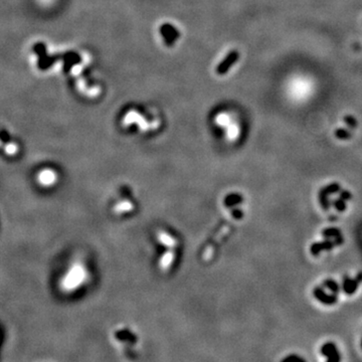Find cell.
<instances>
[{
	"instance_id": "cell-2",
	"label": "cell",
	"mask_w": 362,
	"mask_h": 362,
	"mask_svg": "<svg viewBox=\"0 0 362 362\" xmlns=\"http://www.w3.org/2000/svg\"><path fill=\"white\" fill-rule=\"evenodd\" d=\"M38 184L42 188H52L58 181V174L50 168H44L36 175Z\"/></svg>"
},
{
	"instance_id": "cell-5",
	"label": "cell",
	"mask_w": 362,
	"mask_h": 362,
	"mask_svg": "<svg viewBox=\"0 0 362 362\" xmlns=\"http://www.w3.org/2000/svg\"><path fill=\"white\" fill-rule=\"evenodd\" d=\"M131 208H132V206L130 202H122L116 206V210L119 212H129L131 210Z\"/></svg>"
},
{
	"instance_id": "cell-1",
	"label": "cell",
	"mask_w": 362,
	"mask_h": 362,
	"mask_svg": "<svg viewBox=\"0 0 362 362\" xmlns=\"http://www.w3.org/2000/svg\"><path fill=\"white\" fill-rule=\"evenodd\" d=\"M88 278L86 268L80 264H74L60 280V287L66 293H70L82 286Z\"/></svg>"
},
{
	"instance_id": "cell-6",
	"label": "cell",
	"mask_w": 362,
	"mask_h": 362,
	"mask_svg": "<svg viewBox=\"0 0 362 362\" xmlns=\"http://www.w3.org/2000/svg\"><path fill=\"white\" fill-rule=\"evenodd\" d=\"M336 136L340 139H346V138H349V133L346 131V130H343V129H339L336 131Z\"/></svg>"
},
{
	"instance_id": "cell-8",
	"label": "cell",
	"mask_w": 362,
	"mask_h": 362,
	"mask_svg": "<svg viewBox=\"0 0 362 362\" xmlns=\"http://www.w3.org/2000/svg\"><path fill=\"white\" fill-rule=\"evenodd\" d=\"M36 2L42 6H48L54 2V0H36Z\"/></svg>"
},
{
	"instance_id": "cell-3",
	"label": "cell",
	"mask_w": 362,
	"mask_h": 362,
	"mask_svg": "<svg viewBox=\"0 0 362 362\" xmlns=\"http://www.w3.org/2000/svg\"><path fill=\"white\" fill-rule=\"evenodd\" d=\"M238 54L236 52H232V54L226 58V60H224V62L222 64V66H220V72H226V70H228V68L238 60Z\"/></svg>"
},
{
	"instance_id": "cell-7",
	"label": "cell",
	"mask_w": 362,
	"mask_h": 362,
	"mask_svg": "<svg viewBox=\"0 0 362 362\" xmlns=\"http://www.w3.org/2000/svg\"><path fill=\"white\" fill-rule=\"evenodd\" d=\"M344 120H345V122H346L350 127H355V126H356V120H355L353 117H351V116H346V117L344 118Z\"/></svg>"
},
{
	"instance_id": "cell-4",
	"label": "cell",
	"mask_w": 362,
	"mask_h": 362,
	"mask_svg": "<svg viewBox=\"0 0 362 362\" xmlns=\"http://www.w3.org/2000/svg\"><path fill=\"white\" fill-rule=\"evenodd\" d=\"M4 151L8 155L10 156H14V155H16L18 152V147L16 144L14 143H10V144H6V147H4Z\"/></svg>"
}]
</instances>
